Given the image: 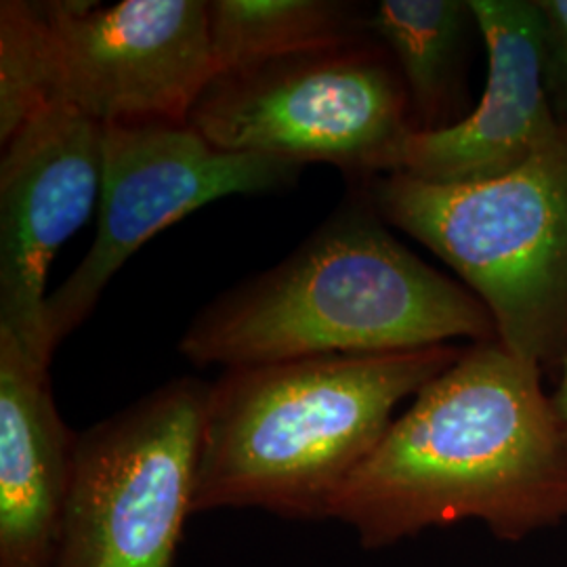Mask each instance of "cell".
Listing matches in <instances>:
<instances>
[{"instance_id": "1", "label": "cell", "mask_w": 567, "mask_h": 567, "mask_svg": "<svg viewBox=\"0 0 567 567\" xmlns=\"http://www.w3.org/2000/svg\"><path fill=\"white\" fill-rule=\"evenodd\" d=\"M540 372L498 341L463 349L393 421L328 517L365 548L456 522L505 540L566 522V447Z\"/></svg>"}, {"instance_id": "2", "label": "cell", "mask_w": 567, "mask_h": 567, "mask_svg": "<svg viewBox=\"0 0 567 567\" xmlns=\"http://www.w3.org/2000/svg\"><path fill=\"white\" fill-rule=\"evenodd\" d=\"M496 341L484 303L416 257L370 203L334 210L292 255L229 288L187 326L192 364H276Z\"/></svg>"}, {"instance_id": "3", "label": "cell", "mask_w": 567, "mask_h": 567, "mask_svg": "<svg viewBox=\"0 0 567 567\" xmlns=\"http://www.w3.org/2000/svg\"><path fill=\"white\" fill-rule=\"evenodd\" d=\"M454 344L227 368L208 385L194 515L217 508L328 517L393 412L458 360Z\"/></svg>"}, {"instance_id": "4", "label": "cell", "mask_w": 567, "mask_h": 567, "mask_svg": "<svg viewBox=\"0 0 567 567\" xmlns=\"http://www.w3.org/2000/svg\"><path fill=\"white\" fill-rule=\"evenodd\" d=\"M370 203L425 244L484 303L496 341L532 364L567 358V124L501 177L429 183L379 175Z\"/></svg>"}, {"instance_id": "5", "label": "cell", "mask_w": 567, "mask_h": 567, "mask_svg": "<svg viewBox=\"0 0 567 567\" xmlns=\"http://www.w3.org/2000/svg\"><path fill=\"white\" fill-rule=\"evenodd\" d=\"M187 124L217 150L389 175L414 131L405 86L372 39L219 72Z\"/></svg>"}, {"instance_id": "6", "label": "cell", "mask_w": 567, "mask_h": 567, "mask_svg": "<svg viewBox=\"0 0 567 567\" xmlns=\"http://www.w3.org/2000/svg\"><path fill=\"white\" fill-rule=\"evenodd\" d=\"M208 385L183 377L76 435L58 567H173Z\"/></svg>"}, {"instance_id": "7", "label": "cell", "mask_w": 567, "mask_h": 567, "mask_svg": "<svg viewBox=\"0 0 567 567\" xmlns=\"http://www.w3.org/2000/svg\"><path fill=\"white\" fill-rule=\"evenodd\" d=\"M301 171L282 158L217 150L189 124L105 126L97 231L47 299L51 349L93 313L122 265L158 231L227 196L290 189Z\"/></svg>"}, {"instance_id": "8", "label": "cell", "mask_w": 567, "mask_h": 567, "mask_svg": "<svg viewBox=\"0 0 567 567\" xmlns=\"http://www.w3.org/2000/svg\"><path fill=\"white\" fill-rule=\"evenodd\" d=\"M39 4L61 103L102 126L187 124L217 76L204 0Z\"/></svg>"}, {"instance_id": "9", "label": "cell", "mask_w": 567, "mask_h": 567, "mask_svg": "<svg viewBox=\"0 0 567 567\" xmlns=\"http://www.w3.org/2000/svg\"><path fill=\"white\" fill-rule=\"evenodd\" d=\"M103 133L55 103L2 143L0 332L42 364L53 358L44 330L49 267L102 196Z\"/></svg>"}, {"instance_id": "10", "label": "cell", "mask_w": 567, "mask_h": 567, "mask_svg": "<svg viewBox=\"0 0 567 567\" xmlns=\"http://www.w3.org/2000/svg\"><path fill=\"white\" fill-rule=\"evenodd\" d=\"M487 55L486 89L458 122L412 131L391 173L429 183L501 177L557 133L545 65V25L536 0H471Z\"/></svg>"}, {"instance_id": "11", "label": "cell", "mask_w": 567, "mask_h": 567, "mask_svg": "<svg viewBox=\"0 0 567 567\" xmlns=\"http://www.w3.org/2000/svg\"><path fill=\"white\" fill-rule=\"evenodd\" d=\"M74 442L49 364L0 332V567H58Z\"/></svg>"}, {"instance_id": "12", "label": "cell", "mask_w": 567, "mask_h": 567, "mask_svg": "<svg viewBox=\"0 0 567 567\" xmlns=\"http://www.w3.org/2000/svg\"><path fill=\"white\" fill-rule=\"evenodd\" d=\"M365 30L404 82L414 131L458 122L468 44L480 32L471 0H381Z\"/></svg>"}, {"instance_id": "13", "label": "cell", "mask_w": 567, "mask_h": 567, "mask_svg": "<svg viewBox=\"0 0 567 567\" xmlns=\"http://www.w3.org/2000/svg\"><path fill=\"white\" fill-rule=\"evenodd\" d=\"M360 4L343 0H210L208 28L217 74L365 41Z\"/></svg>"}, {"instance_id": "14", "label": "cell", "mask_w": 567, "mask_h": 567, "mask_svg": "<svg viewBox=\"0 0 567 567\" xmlns=\"http://www.w3.org/2000/svg\"><path fill=\"white\" fill-rule=\"evenodd\" d=\"M61 103L41 4H0V143L47 107Z\"/></svg>"}, {"instance_id": "15", "label": "cell", "mask_w": 567, "mask_h": 567, "mask_svg": "<svg viewBox=\"0 0 567 567\" xmlns=\"http://www.w3.org/2000/svg\"><path fill=\"white\" fill-rule=\"evenodd\" d=\"M545 25L548 95L559 122L567 124V0H536Z\"/></svg>"}, {"instance_id": "16", "label": "cell", "mask_w": 567, "mask_h": 567, "mask_svg": "<svg viewBox=\"0 0 567 567\" xmlns=\"http://www.w3.org/2000/svg\"><path fill=\"white\" fill-rule=\"evenodd\" d=\"M548 404H550L559 440L566 447L567 454V358L561 362V377H559V383L555 386V391L548 395Z\"/></svg>"}]
</instances>
